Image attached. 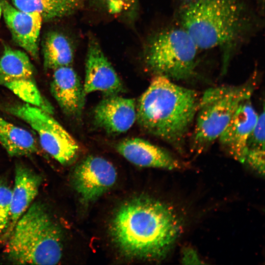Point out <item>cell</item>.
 <instances>
[{"label": "cell", "mask_w": 265, "mask_h": 265, "mask_svg": "<svg viewBox=\"0 0 265 265\" xmlns=\"http://www.w3.org/2000/svg\"><path fill=\"white\" fill-rule=\"evenodd\" d=\"M1 6H0V18H1Z\"/></svg>", "instance_id": "obj_26"}, {"label": "cell", "mask_w": 265, "mask_h": 265, "mask_svg": "<svg viewBox=\"0 0 265 265\" xmlns=\"http://www.w3.org/2000/svg\"><path fill=\"white\" fill-rule=\"evenodd\" d=\"M182 261L183 264H202L203 263L196 251L191 247L183 250Z\"/></svg>", "instance_id": "obj_23"}, {"label": "cell", "mask_w": 265, "mask_h": 265, "mask_svg": "<svg viewBox=\"0 0 265 265\" xmlns=\"http://www.w3.org/2000/svg\"><path fill=\"white\" fill-rule=\"evenodd\" d=\"M83 89L85 96L96 91L102 92L104 96L124 91L121 79L94 37L88 40Z\"/></svg>", "instance_id": "obj_10"}, {"label": "cell", "mask_w": 265, "mask_h": 265, "mask_svg": "<svg viewBox=\"0 0 265 265\" xmlns=\"http://www.w3.org/2000/svg\"><path fill=\"white\" fill-rule=\"evenodd\" d=\"M42 53L46 70L71 66L74 57V49L69 39L56 31L46 35L42 43Z\"/></svg>", "instance_id": "obj_19"}, {"label": "cell", "mask_w": 265, "mask_h": 265, "mask_svg": "<svg viewBox=\"0 0 265 265\" xmlns=\"http://www.w3.org/2000/svg\"><path fill=\"white\" fill-rule=\"evenodd\" d=\"M95 124L110 134L129 130L136 119L135 101L118 95L104 96L93 111Z\"/></svg>", "instance_id": "obj_13"}, {"label": "cell", "mask_w": 265, "mask_h": 265, "mask_svg": "<svg viewBox=\"0 0 265 265\" xmlns=\"http://www.w3.org/2000/svg\"><path fill=\"white\" fill-rule=\"evenodd\" d=\"M202 51L188 32L173 18L150 37L144 62L155 76L186 80L197 74Z\"/></svg>", "instance_id": "obj_5"}, {"label": "cell", "mask_w": 265, "mask_h": 265, "mask_svg": "<svg viewBox=\"0 0 265 265\" xmlns=\"http://www.w3.org/2000/svg\"><path fill=\"white\" fill-rule=\"evenodd\" d=\"M111 12H119L135 0H102Z\"/></svg>", "instance_id": "obj_24"}, {"label": "cell", "mask_w": 265, "mask_h": 265, "mask_svg": "<svg viewBox=\"0 0 265 265\" xmlns=\"http://www.w3.org/2000/svg\"><path fill=\"white\" fill-rule=\"evenodd\" d=\"M256 1L261 10L265 12V0H256Z\"/></svg>", "instance_id": "obj_25"}, {"label": "cell", "mask_w": 265, "mask_h": 265, "mask_svg": "<svg viewBox=\"0 0 265 265\" xmlns=\"http://www.w3.org/2000/svg\"><path fill=\"white\" fill-rule=\"evenodd\" d=\"M199 98L195 90L155 76L138 101L136 120L147 132L181 149L195 118Z\"/></svg>", "instance_id": "obj_3"}, {"label": "cell", "mask_w": 265, "mask_h": 265, "mask_svg": "<svg viewBox=\"0 0 265 265\" xmlns=\"http://www.w3.org/2000/svg\"><path fill=\"white\" fill-rule=\"evenodd\" d=\"M5 251L16 264L55 265L62 255L61 230L42 204H31L7 238Z\"/></svg>", "instance_id": "obj_4"}, {"label": "cell", "mask_w": 265, "mask_h": 265, "mask_svg": "<svg viewBox=\"0 0 265 265\" xmlns=\"http://www.w3.org/2000/svg\"><path fill=\"white\" fill-rule=\"evenodd\" d=\"M256 73L242 84L210 88L200 97L191 137L193 152H202L218 139L239 105L251 98Z\"/></svg>", "instance_id": "obj_6"}, {"label": "cell", "mask_w": 265, "mask_h": 265, "mask_svg": "<svg viewBox=\"0 0 265 265\" xmlns=\"http://www.w3.org/2000/svg\"><path fill=\"white\" fill-rule=\"evenodd\" d=\"M116 178V170L110 162L101 157L90 156L76 167L72 182L82 201L89 203L110 188Z\"/></svg>", "instance_id": "obj_9"}, {"label": "cell", "mask_w": 265, "mask_h": 265, "mask_svg": "<svg viewBox=\"0 0 265 265\" xmlns=\"http://www.w3.org/2000/svg\"><path fill=\"white\" fill-rule=\"evenodd\" d=\"M265 106L258 115L256 123L247 141V150L251 148L265 149Z\"/></svg>", "instance_id": "obj_21"}, {"label": "cell", "mask_w": 265, "mask_h": 265, "mask_svg": "<svg viewBox=\"0 0 265 265\" xmlns=\"http://www.w3.org/2000/svg\"><path fill=\"white\" fill-rule=\"evenodd\" d=\"M181 230V220L171 207L143 196L119 208L112 219L110 233L125 256L156 261L167 255Z\"/></svg>", "instance_id": "obj_2"}, {"label": "cell", "mask_w": 265, "mask_h": 265, "mask_svg": "<svg viewBox=\"0 0 265 265\" xmlns=\"http://www.w3.org/2000/svg\"><path fill=\"white\" fill-rule=\"evenodd\" d=\"M7 110L37 132L42 148L56 161L63 165L74 161L79 153V145L52 114L26 103L11 106Z\"/></svg>", "instance_id": "obj_7"}, {"label": "cell", "mask_w": 265, "mask_h": 265, "mask_svg": "<svg viewBox=\"0 0 265 265\" xmlns=\"http://www.w3.org/2000/svg\"><path fill=\"white\" fill-rule=\"evenodd\" d=\"M116 149L128 161L138 166L169 170L185 167L164 149L139 138L123 140L116 145Z\"/></svg>", "instance_id": "obj_14"}, {"label": "cell", "mask_w": 265, "mask_h": 265, "mask_svg": "<svg viewBox=\"0 0 265 265\" xmlns=\"http://www.w3.org/2000/svg\"><path fill=\"white\" fill-rule=\"evenodd\" d=\"M0 144L13 157L31 155L37 151L36 141L28 131L0 116Z\"/></svg>", "instance_id": "obj_17"}, {"label": "cell", "mask_w": 265, "mask_h": 265, "mask_svg": "<svg viewBox=\"0 0 265 265\" xmlns=\"http://www.w3.org/2000/svg\"><path fill=\"white\" fill-rule=\"evenodd\" d=\"M12 189L5 181L0 180V234H4L8 227Z\"/></svg>", "instance_id": "obj_20"}, {"label": "cell", "mask_w": 265, "mask_h": 265, "mask_svg": "<svg viewBox=\"0 0 265 265\" xmlns=\"http://www.w3.org/2000/svg\"><path fill=\"white\" fill-rule=\"evenodd\" d=\"M34 67L23 51L5 45L0 58V85L14 93L26 103L53 114V108L38 89Z\"/></svg>", "instance_id": "obj_8"}, {"label": "cell", "mask_w": 265, "mask_h": 265, "mask_svg": "<svg viewBox=\"0 0 265 265\" xmlns=\"http://www.w3.org/2000/svg\"><path fill=\"white\" fill-rule=\"evenodd\" d=\"M1 14L14 42L33 59H39V36L43 19L36 12L20 10L8 0H0Z\"/></svg>", "instance_id": "obj_11"}, {"label": "cell", "mask_w": 265, "mask_h": 265, "mask_svg": "<svg viewBox=\"0 0 265 265\" xmlns=\"http://www.w3.org/2000/svg\"><path fill=\"white\" fill-rule=\"evenodd\" d=\"M53 71L50 85L53 97L65 114L72 117L80 116L85 96L77 74L71 66Z\"/></svg>", "instance_id": "obj_15"}, {"label": "cell", "mask_w": 265, "mask_h": 265, "mask_svg": "<svg viewBox=\"0 0 265 265\" xmlns=\"http://www.w3.org/2000/svg\"><path fill=\"white\" fill-rule=\"evenodd\" d=\"M41 182V177L32 169L22 163L16 164L9 224L4 233L6 239L17 221L31 205L38 194Z\"/></svg>", "instance_id": "obj_16"}, {"label": "cell", "mask_w": 265, "mask_h": 265, "mask_svg": "<svg viewBox=\"0 0 265 265\" xmlns=\"http://www.w3.org/2000/svg\"><path fill=\"white\" fill-rule=\"evenodd\" d=\"M173 10L201 51L218 50L221 76L265 25L256 0H173Z\"/></svg>", "instance_id": "obj_1"}, {"label": "cell", "mask_w": 265, "mask_h": 265, "mask_svg": "<svg viewBox=\"0 0 265 265\" xmlns=\"http://www.w3.org/2000/svg\"><path fill=\"white\" fill-rule=\"evenodd\" d=\"M258 115L250 98L244 101L218 139L222 148L240 163H244L248 139Z\"/></svg>", "instance_id": "obj_12"}, {"label": "cell", "mask_w": 265, "mask_h": 265, "mask_svg": "<svg viewBox=\"0 0 265 265\" xmlns=\"http://www.w3.org/2000/svg\"><path fill=\"white\" fill-rule=\"evenodd\" d=\"M244 163L264 176L265 172V149L251 148L247 150Z\"/></svg>", "instance_id": "obj_22"}, {"label": "cell", "mask_w": 265, "mask_h": 265, "mask_svg": "<svg viewBox=\"0 0 265 265\" xmlns=\"http://www.w3.org/2000/svg\"><path fill=\"white\" fill-rule=\"evenodd\" d=\"M16 8L36 12L43 21H50L74 13L81 7L83 0H8Z\"/></svg>", "instance_id": "obj_18"}]
</instances>
